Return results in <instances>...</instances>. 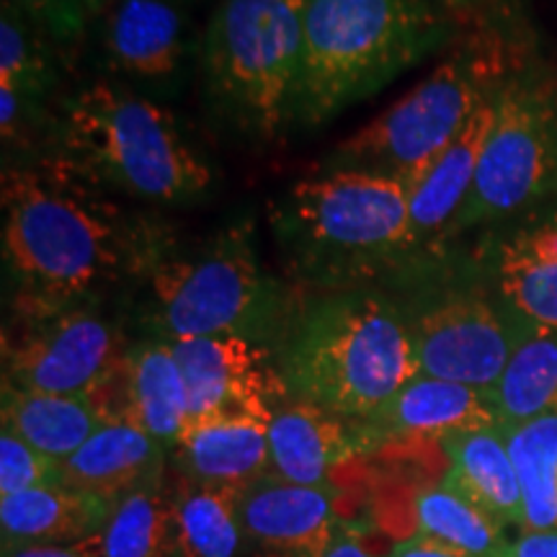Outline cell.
I'll use <instances>...</instances> for the list:
<instances>
[{
  "label": "cell",
  "mask_w": 557,
  "mask_h": 557,
  "mask_svg": "<svg viewBox=\"0 0 557 557\" xmlns=\"http://www.w3.org/2000/svg\"><path fill=\"white\" fill-rule=\"evenodd\" d=\"M557 197V75L519 70L496 96V116L478 176L451 238L465 230L519 220Z\"/></svg>",
  "instance_id": "cell-9"
},
{
  "label": "cell",
  "mask_w": 557,
  "mask_h": 557,
  "mask_svg": "<svg viewBox=\"0 0 557 557\" xmlns=\"http://www.w3.org/2000/svg\"><path fill=\"white\" fill-rule=\"evenodd\" d=\"M139 284L145 325L169 344L207 336L282 344L299 302L263 269L250 225H230L191 253L169 248Z\"/></svg>",
  "instance_id": "cell-6"
},
{
  "label": "cell",
  "mask_w": 557,
  "mask_h": 557,
  "mask_svg": "<svg viewBox=\"0 0 557 557\" xmlns=\"http://www.w3.org/2000/svg\"><path fill=\"white\" fill-rule=\"evenodd\" d=\"M96 557H178V521L173 496L163 480L150 483L111 504L107 524L86 540Z\"/></svg>",
  "instance_id": "cell-26"
},
{
  "label": "cell",
  "mask_w": 557,
  "mask_h": 557,
  "mask_svg": "<svg viewBox=\"0 0 557 557\" xmlns=\"http://www.w3.org/2000/svg\"><path fill=\"white\" fill-rule=\"evenodd\" d=\"M271 230L310 287H359L413 259L410 189L380 171L323 169L297 181L271 205Z\"/></svg>",
  "instance_id": "cell-3"
},
{
  "label": "cell",
  "mask_w": 557,
  "mask_h": 557,
  "mask_svg": "<svg viewBox=\"0 0 557 557\" xmlns=\"http://www.w3.org/2000/svg\"><path fill=\"white\" fill-rule=\"evenodd\" d=\"M103 47L129 78L171 81L186 58L184 18L171 0H116L107 11Z\"/></svg>",
  "instance_id": "cell-19"
},
{
  "label": "cell",
  "mask_w": 557,
  "mask_h": 557,
  "mask_svg": "<svg viewBox=\"0 0 557 557\" xmlns=\"http://www.w3.org/2000/svg\"><path fill=\"white\" fill-rule=\"evenodd\" d=\"M47 34L3 0L0 13V86L45 101L54 81V60Z\"/></svg>",
  "instance_id": "cell-30"
},
{
  "label": "cell",
  "mask_w": 557,
  "mask_h": 557,
  "mask_svg": "<svg viewBox=\"0 0 557 557\" xmlns=\"http://www.w3.org/2000/svg\"><path fill=\"white\" fill-rule=\"evenodd\" d=\"M485 267L508 315L557 333V205L534 209L500 230Z\"/></svg>",
  "instance_id": "cell-13"
},
{
  "label": "cell",
  "mask_w": 557,
  "mask_h": 557,
  "mask_svg": "<svg viewBox=\"0 0 557 557\" xmlns=\"http://www.w3.org/2000/svg\"><path fill=\"white\" fill-rule=\"evenodd\" d=\"M111 504L65 485H45L0 498L3 549L24 545H78L101 532Z\"/></svg>",
  "instance_id": "cell-21"
},
{
  "label": "cell",
  "mask_w": 557,
  "mask_h": 557,
  "mask_svg": "<svg viewBox=\"0 0 557 557\" xmlns=\"http://www.w3.org/2000/svg\"><path fill=\"white\" fill-rule=\"evenodd\" d=\"M165 447L137 423H103L62 462L60 483L114 504L116 498L163 480Z\"/></svg>",
  "instance_id": "cell-18"
},
{
  "label": "cell",
  "mask_w": 557,
  "mask_h": 557,
  "mask_svg": "<svg viewBox=\"0 0 557 557\" xmlns=\"http://www.w3.org/2000/svg\"><path fill=\"white\" fill-rule=\"evenodd\" d=\"M189 393V421L209 416L271 418L287 395L269 346L240 336L171 341Z\"/></svg>",
  "instance_id": "cell-12"
},
{
  "label": "cell",
  "mask_w": 557,
  "mask_h": 557,
  "mask_svg": "<svg viewBox=\"0 0 557 557\" xmlns=\"http://www.w3.org/2000/svg\"><path fill=\"white\" fill-rule=\"evenodd\" d=\"M45 122L47 116L39 99H29L18 90L0 86V135L5 145L11 148H18L21 143L32 145L34 135H39Z\"/></svg>",
  "instance_id": "cell-33"
},
{
  "label": "cell",
  "mask_w": 557,
  "mask_h": 557,
  "mask_svg": "<svg viewBox=\"0 0 557 557\" xmlns=\"http://www.w3.org/2000/svg\"><path fill=\"white\" fill-rule=\"evenodd\" d=\"M3 271L13 320L99 305L143 278L169 240L86 181L39 160L3 171Z\"/></svg>",
  "instance_id": "cell-1"
},
{
  "label": "cell",
  "mask_w": 557,
  "mask_h": 557,
  "mask_svg": "<svg viewBox=\"0 0 557 557\" xmlns=\"http://www.w3.org/2000/svg\"><path fill=\"white\" fill-rule=\"evenodd\" d=\"M60 475V462L41 455L39 449H34L13 431L3 429V434H0V498L32 491V487L62 485Z\"/></svg>",
  "instance_id": "cell-31"
},
{
  "label": "cell",
  "mask_w": 557,
  "mask_h": 557,
  "mask_svg": "<svg viewBox=\"0 0 557 557\" xmlns=\"http://www.w3.org/2000/svg\"><path fill=\"white\" fill-rule=\"evenodd\" d=\"M52 160L103 194L152 205H191L212 186V171L171 111L99 81L62 103L50 129Z\"/></svg>",
  "instance_id": "cell-4"
},
{
  "label": "cell",
  "mask_w": 557,
  "mask_h": 557,
  "mask_svg": "<svg viewBox=\"0 0 557 557\" xmlns=\"http://www.w3.org/2000/svg\"><path fill=\"white\" fill-rule=\"evenodd\" d=\"M308 0H222L201 41L214 114L253 143L297 127Z\"/></svg>",
  "instance_id": "cell-7"
},
{
  "label": "cell",
  "mask_w": 557,
  "mask_h": 557,
  "mask_svg": "<svg viewBox=\"0 0 557 557\" xmlns=\"http://www.w3.org/2000/svg\"><path fill=\"white\" fill-rule=\"evenodd\" d=\"M385 557H472L462 549L444 545V542L431 540L426 534H413V537L403 540L395 545Z\"/></svg>",
  "instance_id": "cell-35"
},
{
  "label": "cell",
  "mask_w": 557,
  "mask_h": 557,
  "mask_svg": "<svg viewBox=\"0 0 557 557\" xmlns=\"http://www.w3.org/2000/svg\"><path fill=\"white\" fill-rule=\"evenodd\" d=\"M442 447L449 457V470L442 483L491 513L498 524L521 527L524 532L521 487L504 431L483 429L455 434L444 438Z\"/></svg>",
  "instance_id": "cell-22"
},
{
  "label": "cell",
  "mask_w": 557,
  "mask_h": 557,
  "mask_svg": "<svg viewBox=\"0 0 557 557\" xmlns=\"http://www.w3.org/2000/svg\"><path fill=\"white\" fill-rule=\"evenodd\" d=\"M269 423L261 416H209L186 423L178 459L199 483L248 487L269 470Z\"/></svg>",
  "instance_id": "cell-20"
},
{
  "label": "cell",
  "mask_w": 557,
  "mask_h": 557,
  "mask_svg": "<svg viewBox=\"0 0 557 557\" xmlns=\"http://www.w3.org/2000/svg\"><path fill=\"white\" fill-rule=\"evenodd\" d=\"M369 451L359 421H348L312 403L289 398L269 423V470L297 485H325L351 457Z\"/></svg>",
  "instance_id": "cell-16"
},
{
  "label": "cell",
  "mask_w": 557,
  "mask_h": 557,
  "mask_svg": "<svg viewBox=\"0 0 557 557\" xmlns=\"http://www.w3.org/2000/svg\"><path fill=\"white\" fill-rule=\"evenodd\" d=\"M359 423L369 449L400 442H444L468 431L498 429L496 410L485 389L426 374H416L377 413Z\"/></svg>",
  "instance_id": "cell-14"
},
{
  "label": "cell",
  "mask_w": 557,
  "mask_h": 557,
  "mask_svg": "<svg viewBox=\"0 0 557 557\" xmlns=\"http://www.w3.org/2000/svg\"><path fill=\"white\" fill-rule=\"evenodd\" d=\"M442 3L449 5V9H472V5L485 3V0H442Z\"/></svg>",
  "instance_id": "cell-39"
},
{
  "label": "cell",
  "mask_w": 557,
  "mask_h": 557,
  "mask_svg": "<svg viewBox=\"0 0 557 557\" xmlns=\"http://www.w3.org/2000/svg\"><path fill=\"white\" fill-rule=\"evenodd\" d=\"M431 0H308L297 127H323L449 41Z\"/></svg>",
  "instance_id": "cell-5"
},
{
  "label": "cell",
  "mask_w": 557,
  "mask_h": 557,
  "mask_svg": "<svg viewBox=\"0 0 557 557\" xmlns=\"http://www.w3.org/2000/svg\"><path fill=\"white\" fill-rule=\"evenodd\" d=\"M243 532L263 557H323L338 519L329 485L263 475L243 491Z\"/></svg>",
  "instance_id": "cell-15"
},
{
  "label": "cell",
  "mask_w": 557,
  "mask_h": 557,
  "mask_svg": "<svg viewBox=\"0 0 557 557\" xmlns=\"http://www.w3.org/2000/svg\"><path fill=\"white\" fill-rule=\"evenodd\" d=\"M508 78L504 41L480 37L442 60L377 120L344 139L323 169H367L413 186Z\"/></svg>",
  "instance_id": "cell-8"
},
{
  "label": "cell",
  "mask_w": 557,
  "mask_h": 557,
  "mask_svg": "<svg viewBox=\"0 0 557 557\" xmlns=\"http://www.w3.org/2000/svg\"><path fill=\"white\" fill-rule=\"evenodd\" d=\"M504 434L521 487L524 529H557V413Z\"/></svg>",
  "instance_id": "cell-29"
},
{
  "label": "cell",
  "mask_w": 557,
  "mask_h": 557,
  "mask_svg": "<svg viewBox=\"0 0 557 557\" xmlns=\"http://www.w3.org/2000/svg\"><path fill=\"white\" fill-rule=\"evenodd\" d=\"M103 426L88 393L52 395L3 385V429L52 457L65 462Z\"/></svg>",
  "instance_id": "cell-23"
},
{
  "label": "cell",
  "mask_w": 557,
  "mask_h": 557,
  "mask_svg": "<svg viewBox=\"0 0 557 557\" xmlns=\"http://www.w3.org/2000/svg\"><path fill=\"white\" fill-rule=\"evenodd\" d=\"M178 557H184V555H178Z\"/></svg>",
  "instance_id": "cell-40"
},
{
  "label": "cell",
  "mask_w": 557,
  "mask_h": 557,
  "mask_svg": "<svg viewBox=\"0 0 557 557\" xmlns=\"http://www.w3.org/2000/svg\"><path fill=\"white\" fill-rule=\"evenodd\" d=\"M5 3H11L47 37L62 41V45L81 39L86 29L88 11L83 0H5Z\"/></svg>",
  "instance_id": "cell-32"
},
{
  "label": "cell",
  "mask_w": 557,
  "mask_h": 557,
  "mask_svg": "<svg viewBox=\"0 0 557 557\" xmlns=\"http://www.w3.org/2000/svg\"><path fill=\"white\" fill-rule=\"evenodd\" d=\"M135 423L163 444L178 447L189 423V393L169 341L150 338L127 348Z\"/></svg>",
  "instance_id": "cell-25"
},
{
  "label": "cell",
  "mask_w": 557,
  "mask_h": 557,
  "mask_svg": "<svg viewBox=\"0 0 557 557\" xmlns=\"http://www.w3.org/2000/svg\"><path fill=\"white\" fill-rule=\"evenodd\" d=\"M418 534L444 542L472 557H506V527L444 483L418 491L413 504Z\"/></svg>",
  "instance_id": "cell-28"
},
{
  "label": "cell",
  "mask_w": 557,
  "mask_h": 557,
  "mask_svg": "<svg viewBox=\"0 0 557 557\" xmlns=\"http://www.w3.org/2000/svg\"><path fill=\"white\" fill-rule=\"evenodd\" d=\"M517 323V341L496 385L487 389L498 429L557 413V333Z\"/></svg>",
  "instance_id": "cell-24"
},
{
  "label": "cell",
  "mask_w": 557,
  "mask_h": 557,
  "mask_svg": "<svg viewBox=\"0 0 557 557\" xmlns=\"http://www.w3.org/2000/svg\"><path fill=\"white\" fill-rule=\"evenodd\" d=\"M418 374L491 389L508 364L517 323L475 289H436L406 310Z\"/></svg>",
  "instance_id": "cell-10"
},
{
  "label": "cell",
  "mask_w": 557,
  "mask_h": 557,
  "mask_svg": "<svg viewBox=\"0 0 557 557\" xmlns=\"http://www.w3.org/2000/svg\"><path fill=\"white\" fill-rule=\"evenodd\" d=\"M109 3H111V0H83V5H86L88 16H96V13L107 11Z\"/></svg>",
  "instance_id": "cell-38"
},
{
  "label": "cell",
  "mask_w": 557,
  "mask_h": 557,
  "mask_svg": "<svg viewBox=\"0 0 557 557\" xmlns=\"http://www.w3.org/2000/svg\"><path fill=\"white\" fill-rule=\"evenodd\" d=\"M246 487L184 478L173 493L184 557H235L243 542L240 500Z\"/></svg>",
  "instance_id": "cell-27"
},
{
  "label": "cell",
  "mask_w": 557,
  "mask_h": 557,
  "mask_svg": "<svg viewBox=\"0 0 557 557\" xmlns=\"http://www.w3.org/2000/svg\"><path fill=\"white\" fill-rule=\"evenodd\" d=\"M289 398L364 421L418 374L406 312L377 289H325L297 302L278 344Z\"/></svg>",
  "instance_id": "cell-2"
},
{
  "label": "cell",
  "mask_w": 557,
  "mask_h": 557,
  "mask_svg": "<svg viewBox=\"0 0 557 557\" xmlns=\"http://www.w3.org/2000/svg\"><path fill=\"white\" fill-rule=\"evenodd\" d=\"M122 336L96 305L13 320L3 333V385L81 395L122 359Z\"/></svg>",
  "instance_id": "cell-11"
},
{
  "label": "cell",
  "mask_w": 557,
  "mask_h": 557,
  "mask_svg": "<svg viewBox=\"0 0 557 557\" xmlns=\"http://www.w3.org/2000/svg\"><path fill=\"white\" fill-rule=\"evenodd\" d=\"M506 557H557V529H524L508 542Z\"/></svg>",
  "instance_id": "cell-34"
},
{
  "label": "cell",
  "mask_w": 557,
  "mask_h": 557,
  "mask_svg": "<svg viewBox=\"0 0 557 557\" xmlns=\"http://www.w3.org/2000/svg\"><path fill=\"white\" fill-rule=\"evenodd\" d=\"M3 557H96L86 542L78 545H24L3 549Z\"/></svg>",
  "instance_id": "cell-36"
},
{
  "label": "cell",
  "mask_w": 557,
  "mask_h": 557,
  "mask_svg": "<svg viewBox=\"0 0 557 557\" xmlns=\"http://www.w3.org/2000/svg\"><path fill=\"white\" fill-rule=\"evenodd\" d=\"M323 557H374L369 549L364 547V542H361L357 534H351L348 529L341 524H336L333 529V537L329 542V547H325V555Z\"/></svg>",
  "instance_id": "cell-37"
},
{
  "label": "cell",
  "mask_w": 557,
  "mask_h": 557,
  "mask_svg": "<svg viewBox=\"0 0 557 557\" xmlns=\"http://www.w3.org/2000/svg\"><path fill=\"white\" fill-rule=\"evenodd\" d=\"M496 96L498 94H493L472 114L468 127L459 132L455 143L410 186V246H413V259L431 253L442 243L451 240V225H455L459 209L470 197L478 176L480 156H483L485 139L491 135L493 116H496Z\"/></svg>",
  "instance_id": "cell-17"
}]
</instances>
